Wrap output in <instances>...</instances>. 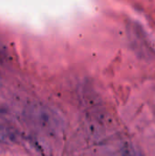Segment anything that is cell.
Returning a JSON list of instances; mask_svg holds the SVG:
<instances>
[{"label": "cell", "mask_w": 155, "mask_h": 156, "mask_svg": "<svg viewBox=\"0 0 155 156\" xmlns=\"http://www.w3.org/2000/svg\"><path fill=\"white\" fill-rule=\"evenodd\" d=\"M16 141V132L0 122V144H14Z\"/></svg>", "instance_id": "1"}]
</instances>
